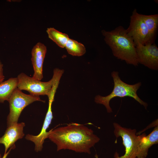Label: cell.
Returning <instances> with one entry per match:
<instances>
[{
	"label": "cell",
	"mask_w": 158,
	"mask_h": 158,
	"mask_svg": "<svg viewBox=\"0 0 158 158\" xmlns=\"http://www.w3.org/2000/svg\"><path fill=\"white\" fill-rule=\"evenodd\" d=\"M48 138L56 145L57 151L68 149L89 154L91 148L100 140L92 129L73 123L51 129Z\"/></svg>",
	"instance_id": "1"
},
{
	"label": "cell",
	"mask_w": 158,
	"mask_h": 158,
	"mask_svg": "<svg viewBox=\"0 0 158 158\" xmlns=\"http://www.w3.org/2000/svg\"><path fill=\"white\" fill-rule=\"evenodd\" d=\"M101 32L105 42L111 49L115 57L125 61L128 64L138 66L135 46L126 29L119 26L111 31L102 30Z\"/></svg>",
	"instance_id": "2"
},
{
	"label": "cell",
	"mask_w": 158,
	"mask_h": 158,
	"mask_svg": "<svg viewBox=\"0 0 158 158\" xmlns=\"http://www.w3.org/2000/svg\"><path fill=\"white\" fill-rule=\"evenodd\" d=\"M111 75L114 82V87L112 92L109 95L105 97L99 95H96L95 98V103L104 105L107 112L110 113L112 112V111L109 102L112 99L116 97H123L128 96L134 99L147 109V104L142 100L137 93V90L141 85V82L133 85L126 83L121 80L117 71L112 72Z\"/></svg>",
	"instance_id": "3"
},
{
	"label": "cell",
	"mask_w": 158,
	"mask_h": 158,
	"mask_svg": "<svg viewBox=\"0 0 158 158\" xmlns=\"http://www.w3.org/2000/svg\"><path fill=\"white\" fill-rule=\"evenodd\" d=\"M36 101L45 102V101L40 99V96L25 94L17 88L8 101L10 111L7 118L8 127L17 123L23 109L26 106Z\"/></svg>",
	"instance_id": "4"
},
{
	"label": "cell",
	"mask_w": 158,
	"mask_h": 158,
	"mask_svg": "<svg viewBox=\"0 0 158 158\" xmlns=\"http://www.w3.org/2000/svg\"><path fill=\"white\" fill-rule=\"evenodd\" d=\"M113 126L115 136L117 138H121L125 148L124 155L119 157L116 153L114 154V158H137L138 135L136 130L123 127L116 123H113ZM95 157L98 158L97 155Z\"/></svg>",
	"instance_id": "5"
},
{
	"label": "cell",
	"mask_w": 158,
	"mask_h": 158,
	"mask_svg": "<svg viewBox=\"0 0 158 158\" xmlns=\"http://www.w3.org/2000/svg\"><path fill=\"white\" fill-rule=\"evenodd\" d=\"M18 82L17 88L20 90L28 91L30 95L39 96L40 95L47 96L52 88L54 81V78L47 82H42L30 77L22 73L17 77Z\"/></svg>",
	"instance_id": "6"
},
{
	"label": "cell",
	"mask_w": 158,
	"mask_h": 158,
	"mask_svg": "<svg viewBox=\"0 0 158 158\" xmlns=\"http://www.w3.org/2000/svg\"><path fill=\"white\" fill-rule=\"evenodd\" d=\"M126 29L135 46L139 44L143 45L147 44L149 36L147 29L141 14L137 12L136 9L133 10L130 17L129 25Z\"/></svg>",
	"instance_id": "7"
},
{
	"label": "cell",
	"mask_w": 158,
	"mask_h": 158,
	"mask_svg": "<svg viewBox=\"0 0 158 158\" xmlns=\"http://www.w3.org/2000/svg\"><path fill=\"white\" fill-rule=\"evenodd\" d=\"M139 63L151 70L158 69V48L154 43L145 45L139 44L135 46Z\"/></svg>",
	"instance_id": "8"
},
{
	"label": "cell",
	"mask_w": 158,
	"mask_h": 158,
	"mask_svg": "<svg viewBox=\"0 0 158 158\" xmlns=\"http://www.w3.org/2000/svg\"><path fill=\"white\" fill-rule=\"evenodd\" d=\"M54 100L52 99H49V104L48 110L44 119L43 124L41 132L37 135H33L28 134L26 135L25 138L28 140L33 142L35 145V150L36 152L41 151L43 147V145L45 140L48 138L50 131L47 132L53 118L52 111V105Z\"/></svg>",
	"instance_id": "9"
},
{
	"label": "cell",
	"mask_w": 158,
	"mask_h": 158,
	"mask_svg": "<svg viewBox=\"0 0 158 158\" xmlns=\"http://www.w3.org/2000/svg\"><path fill=\"white\" fill-rule=\"evenodd\" d=\"M47 50L46 47L40 42L37 43L32 50L31 60L34 71L32 77L39 80L43 78V66Z\"/></svg>",
	"instance_id": "10"
},
{
	"label": "cell",
	"mask_w": 158,
	"mask_h": 158,
	"mask_svg": "<svg viewBox=\"0 0 158 158\" xmlns=\"http://www.w3.org/2000/svg\"><path fill=\"white\" fill-rule=\"evenodd\" d=\"M158 143V126L147 135L145 133L138 135L137 158H146L148 155L149 148Z\"/></svg>",
	"instance_id": "11"
},
{
	"label": "cell",
	"mask_w": 158,
	"mask_h": 158,
	"mask_svg": "<svg viewBox=\"0 0 158 158\" xmlns=\"http://www.w3.org/2000/svg\"><path fill=\"white\" fill-rule=\"evenodd\" d=\"M25 126L24 123L21 122L8 127L4 135L0 138V144L4 146V153L7 152L9 148L15 146L14 143L18 140L24 137L23 128Z\"/></svg>",
	"instance_id": "12"
},
{
	"label": "cell",
	"mask_w": 158,
	"mask_h": 158,
	"mask_svg": "<svg viewBox=\"0 0 158 158\" xmlns=\"http://www.w3.org/2000/svg\"><path fill=\"white\" fill-rule=\"evenodd\" d=\"M148 32L147 44L154 43L158 27V15H145L141 14Z\"/></svg>",
	"instance_id": "13"
},
{
	"label": "cell",
	"mask_w": 158,
	"mask_h": 158,
	"mask_svg": "<svg viewBox=\"0 0 158 158\" xmlns=\"http://www.w3.org/2000/svg\"><path fill=\"white\" fill-rule=\"evenodd\" d=\"M17 78H11L0 83V102L9 100L14 90L17 88Z\"/></svg>",
	"instance_id": "14"
},
{
	"label": "cell",
	"mask_w": 158,
	"mask_h": 158,
	"mask_svg": "<svg viewBox=\"0 0 158 158\" xmlns=\"http://www.w3.org/2000/svg\"><path fill=\"white\" fill-rule=\"evenodd\" d=\"M47 32L49 37L60 47L63 48L69 39L66 34L61 32L53 28L47 29Z\"/></svg>",
	"instance_id": "15"
},
{
	"label": "cell",
	"mask_w": 158,
	"mask_h": 158,
	"mask_svg": "<svg viewBox=\"0 0 158 158\" xmlns=\"http://www.w3.org/2000/svg\"><path fill=\"white\" fill-rule=\"evenodd\" d=\"M65 47L68 53L73 56H81L86 52L85 47L83 44L70 38L67 41Z\"/></svg>",
	"instance_id": "16"
},
{
	"label": "cell",
	"mask_w": 158,
	"mask_h": 158,
	"mask_svg": "<svg viewBox=\"0 0 158 158\" xmlns=\"http://www.w3.org/2000/svg\"><path fill=\"white\" fill-rule=\"evenodd\" d=\"M5 78L4 75L3 64L0 60V83L3 81Z\"/></svg>",
	"instance_id": "17"
},
{
	"label": "cell",
	"mask_w": 158,
	"mask_h": 158,
	"mask_svg": "<svg viewBox=\"0 0 158 158\" xmlns=\"http://www.w3.org/2000/svg\"><path fill=\"white\" fill-rule=\"evenodd\" d=\"M15 148V146L12 147L10 148V149L8 152L5 153H4V155L2 158H7V157L10 153V152L12 149H13Z\"/></svg>",
	"instance_id": "18"
},
{
	"label": "cell",
	"mask_w": 158,
	"mask_h": 158,
	"mask_svg": "<svg viewBox=\"0 0 158 158\" xmlns=\"http://www.w3.org/2000/svg\"><path fill=\"white\" fill-rule=\"evenodd\" d=\"M2 157L1 154H0V158H2Z\"/></svg>",
	"instance_id": "19"
}]
</instances>
